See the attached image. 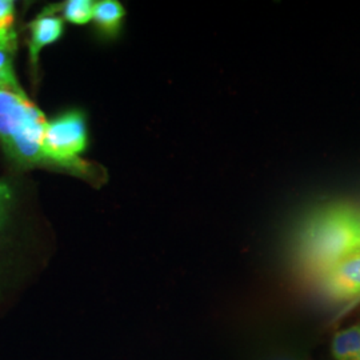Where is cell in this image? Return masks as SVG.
<instances>
[{
  "label": "cell",
  "instance_id": "1",
  "mask_svg": "<svg viewBox=\"0 0 360 360\" xmlns=\"http://www.w3.org/2000/svg\"><path fill=\"white\" fill-rule=\"evenodd\" d=\"M358 251L360 214L347 207L330 208L312 219L300 242L304 264L318 276Z\"/></svg>",
  "mask_w": 360,
  "mask_h": 360
},
{
  "label": "cell",
  "instance_id": "2",
  "mask_svg": "<svg viewBox=\"0 0 360 360\" xmlns=\"http://www.w3.org/2000/svg\"><path fill=\"white\" fill-rule=\"evenodd\" d=\"M47 120L27 96L0 90V144L22 166L46 163L43 138Z\"/></svg>",
  "mask_w": 360,
  "mask_h": 360
},
{
  "label": "cell",
  "instance_id": "3",
  "mask_svg": "<svg viewBox=\"0 0 360 360\" xmlns=\"http://www.w3.org/2000/svg\"><path fill=\"white\" fill-rule=\"evenodd\" d=\"M87 147V124L80 111H68L47 122L43 151L47 162L63 167L84 168L79 159Z\"/></svg>",
  "mask_w": 360,
  "mask_h": 360
},
{
  "label": "cell",
  "instance_id": "9",
  "mask_svg": "<svg viewBox=\"0 0 360 360\" xmlns=\"http://www.w3.org/2000/svg\"><path fill=\"white\" fill-rule=\"evenodd\" d=\"M95 1L91 0H68L63 6V16L70 23L87 25L94 18Z\"/></svg>",
  "mask_w": 360,
  "mask_h": 360
},
{
  "label": "cell",
  "instance_id": "7",
  "mask_svg": "<svg viewBox=\"0 0 360 360\" xmlns=\"http://www.w3.org/2000/svg\"><path fill=\"white\" fill-rule=\"evenodd\" d=\"M331 352L335 360H360V326L335 334Z\"/></svg>",
  "mask_w": 360,
  "mask_h": 360
},
{
  "label": "cell",
  "instance_id": "6",
  "mask_svg": "<svg viewBox=\"0 0 360 360\" xmlns=\"http://www.w3.org/2000/svg\"><path fill=\"white\" fill-rule=\"evenodd\" d=\"M123 6L115 0H102L95 1L94 8V20L104 34L115 35L124 18Z\"/></svg>",
  "mask_w": 360,
  "mask_h": 360
},
{
  "label": "cell",
  "instance_id": "8",
  "mask_svg": "<svg viewBox=\"0 0 360 360\" xmlns=\"http://www.w3.org/2000/svg\"><path fill=\"white\" fill-rule=\"evenodd\" d=\"M15 3L11 0H0V49L15 50L16 34L13 31Z\"/></svg>",
  "mask_w": 360,
  "mask_h": 360
},
{
  "label": "cell",
  "instance_id": "10",
  "mask_svg": "<svg viewBox=\"0 0 360 360\" xmlns=\"http://www.w3.org/2000/svg\"><path fill=\"white\" fill-rule=\"evenodd\" d=\"M11 52L10 50L0 49V90L11 91L18 95L27 96L26 92L20 87L15 77Z\"/></svg>",
  "mask_w": 360,
  "mask_h": 360
},
{
  "label": "cell",
  "instance_id": "4",
  "mask_svg": "<svg viewBox=\"0 0 360 360\" xmlns=\"http://www.w3.org/2000/svg\"><path fill=\"white\" fill-rule=\"evenodd\" d=\"M323 292L335 302L360 296V251L345 257L319 276Z\"/></svg>",
  "mask_w": 360,
  "mask_h": 360
},
{
  "label": "cell",
  "instance_id": "5",
  "mask_svg": "<svg viewBox=\"0 0 360 360\" xmlns=\"http://www.w3.org/2000/svg\"><path fill=\"white\" fill-rule=\"evenodd\" d=\"M51 11V8H50ZM31 39L28 43L30 51V60L32 65L38 63L39 53L49 46L60 39L65 32L63 19L53 13H40L38 18L30 25Z\"/></svg>",
  "mask_w": 360,
  "mask_h": 360
},
{
  "label": "cell",
  "instance_id": "11",
  "mask_svg": "<svg viewBox=\"0 0 360 360\" xmlns=\"http://www.w3.org/2000/svg\"><path fill=\"white\" fill-rule=\"evenodd\" d=\"M13 200V191L10 186L4 181H0V229L6 223V219L8 217V210Z\"/></svg>",
  "mask_w": 360,
  "mask_h": 360
}]
</instances>
